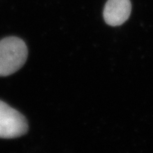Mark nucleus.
<instances>
[{"label":"nucleus","mask_w":153,"mask_h":153,"mask_svg":"<svg viewBox=\"0 0 153 153\" xmlns=\"http://www.w3.org/2000/svg\"><path fill=\"white\" fill-rule=\"evenodd\" d=\"M27 54V46L21 38L12 36L0 40V76L12 75L22 68Z\"/></svg>","instance_id":"obj_1"},{"label":"nucleus","mask_w":153,"mask_h":153,"mask_svg":"<svg viewBox=\"0 0 153 153\" xmlns=\"http://www.w3.org/2000/svg\"><path fill=\"white\" fill-rule=\"evenodd\" d=\"M27 130L25 116L0 100V138H17L25 135Z\"/></svg>","instance_id":"obj_2"},{"label":"nucleus","mask_w":153,"mask_h":153,"mask_svg":"<svg viewBox=\"0 0 153 153\" xmlns=\"http://www.w3.org/2000/svg\"><path fill=\"white\" fill-rule=\"evenodd\" d=\"M131 4L130 0H108L103 10L105 22L110 26H120L130 16Z\"/></svg>","instance_id":"obj_3"}]
</instances>
